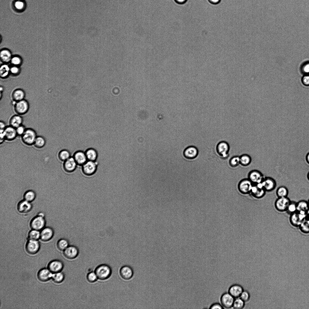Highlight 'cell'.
I'll list each match as a JSON object with an SVG mask.
<instances>
[{
  "instance_id": "cell-51",
  "label": "cell",
  "mask_w": 309,
  "mask_h": 309,
  "mask_svg": "<svg viewBox=\"0 0 309 309\" xmlns=\"http://www.w3.org/2000/svg\"><path fill=\"white\" fill-rule=\"evenodd\" d=\"M301 81L304 85L309 86V74L304 75L302 78Z\"/></svg>"
},
{
  "instance_id": "cell-38",
  "label": "cell",
  "mask_w": 309,
  "mask_h": 309,
  "mask_svg": "<svg viewBox=\"0 0 309 309\" xmlns=\"http://www.w3.org/2000/svg\"><path fill=\"white\" fill-rule=\"evenodd\" d=\"M240 163L244 166H247L251 162L252 158L251 156L249 154H243L240 157Z\"/></svg>"
},
{
  "instance_id": "cell-55",
  "label": "cell",
  "mask_w": 309,
  "mask_h": 309,
  "mask_svg": "<svg viewBox=\"0 0 309 309\" xmlns=\"http://www.w3.org/2000/svg\"><path fill=\"white\" fill-rule=\"evenodd\" d=\"M0 143L2 144L5 139V136L3 132H0Z\"/></svg>"
},
{
  "instance_id": "cell-43",
  "label": "cell",
  "mask_w": 309,
  "mask_h": 309,
  "mask_svg": "<svg viewBox=\"0 0 309 309\" xmlns=\"http://www.w3.org/2000/svg\"><path fill=\"white\" fill-rule=\"evenodd\" d=\"M297 211V203L291 201L286 212L290 215Z\"/></svg>"
},
{
  "instance_id": "cell-26",
  "label": "cell",
  "mask_w": 309,
  "mask_h": 309,
  "mask_svg": "<svg viewBox=\"0 0 309 309\" xmlns=\"http://www.w3.org/2000/svg\"><path fill=\"white\" fill-rule=\"evenodd\" d=\"M88 161H96L98 157L97 151L94 148H90L85 151Z\"/></svg>"
},
{
  "instance_id": "cell-52",
  "label": "cell",
  "mask_w": 309,
  "mask_h": 309,
  "mask_svg": "<svg viewBox=\"0 0 309 309\" xmlns=\"http://www.w3.org/2000/svg\"><path fill=\"white\" fill-rule=\"evenodd\" d=\"M223 308V307L221 305L217 303L212 304L210 307L211 309H221Z\"/></svg>"
},
{
  "instance_id": "cell-6",
  "label": "cell",
  "mask_w": 309,
  "mask_h": 309,
  "mask_svg": "<svg viewBox=\"0 0 309 309\" xmlns=\"http://www.w3.org/2000/svg\"><path fill=\"white\" fill-rule=\"evenodd\" d=\"M29 107V102L25 99L16 102L14 105L15 111L17 114L21 115L27 113Z\"/></svg>"
},
{
  "instance_id": "cell-24",
  "label": "cell",
  "mask_w": 309,
  "mask_h": 309,
  "mask_svg": "<svg viewBox=\"0 0 309 309\" xmlns=\"http://www.w3.org/2000/svg\"><path fill=\"white\" fill-rule=\"evenodd\" d=\"M266 192L263 188L259 187L256 184H253L250 193L254 197L260 199L264 196Z\"/></svg>"
},
{
  "instance_id": "cell-59",
  "label": "cell",
  "mask_w": 309,
  "mask_h": 309,
  "mask_svg": "<svg viewBox=\"0 0 309 309\" xmlns=\"http://www.w3.org/2000/svg\"><path fill=\"white\" fill-rule=\"evenodd\" d=\"M307 218L309 219V210H308L307 213Z\"/></svg>"
},
{
  "instance_id": "cell-31",
  "label": "cell",
  "mask_w": 309,
  "mask_h": 309,
  "mask_svg": "<svg viewBox=\"0 0 309 309\" xmlns=\"http://www.w3.org/2000/svg\"><path fill=\"white\" fill-rule=\"evenodd\" d=\"M309 210V205L307 201L302 200L297 203V211L307 213Z\"/></svg>"
},
{
  "instance_id": "cell-42",
  "label": "cell",
  "mask_w": 309,
  "mask_h": 309,
  "mask_svg": "<svg viewBox=\"0 0 309 309\" xmlns=\"http://www.w3.org/2000/svg\"><path fill=\"white\" fill-rule=\"evenodd\" d=\"M244 305V302L238 297L234 299L232 307L236 309H241L243 308Z\"/></svg>"
},
{
  "instance_id": "cell-39",
  "label": "cell",
  "mask_w": 309,
  "mask_h": 309,
  "mask_svg": "<svg viewBox=\"0 0 309 309\" xmlns=\"http://www.w3.org/2000/svg\"><path fill=\"white\" fill-rule=\"evenodd\" d=\"M28 239L37 240L40 238V231L31 229L28 234Z\"/></svg>"
},
{
  "instance_id": "cell-14",
  "label": "cell",
  "mask_w": 309,
  "mask_h": 309,
  "mask_svg": "<svg viewBox=\"0 0 309 309\" xmlns=\"http://www.w3.org/2000/svg\"><path fill=\"white\" fill-rule=\"evenodd\" d=\"M261 183L266 191H272L275 189L276 186V181L274 179L270 177L264 178Z\"/></svg>"
},
{
  "instance_id": "cell-8",
  "label": "cell",
  "mask_w": 309,
  "mask_h": 309,
  "mask_svg": "<svg viewBox=\"0 0 309 309\" xmlns=\"http://www.w3.org/2000/svg\"><path fill=\"white\" fill-rule=\"evenodd\" d=\"M253 184L248 178L244 179L240 182L237 186L238 188L241 193L247 194L251 193Z\"/></svg>"
},
{
  "instance_id": "cell-22",
  "label": "cell",
  "mask_w": 309,
  "mask_h": 309,
  "mask_svg": "<svg viewBox=\"0 0 309 309\" xmlns=\"http://www.w3.org/2000/svg\"><path fill=\"white\" fill-rule=\"evenodd\" d=\"M119 273L120 276L123 279L129 280L132 277L133 271L131 267L126 265L123 266L120 268Z\"/></svg>"
},
{
  "instance_id": "cell-34",
  "label": "cell",
  "mask_w": 309,
  "mask_h": 309,
  "mask_svg": "<svg viewBox=\"0 0 309 309\" xmlns=\"http://www.w3.org/2000/svg\"><path fill=\"white\" fill-rule=\"evenodd\" d=\"M65 275L64 273L61 271L53 273L52 278L55 283H61L63 281Z\"/></svg>"
},
{
  "instance_id": "cell-21",
  "label": "cell",
  "mask_w": 309,
  "mask_h": 309,
  "mask_svg": "<svg viewBox=\"0 0 309 309\" xmlns=\"http://www.w3.org/2000/svg\"><path fill=\"white\" fill-rule=\"evenodd\" d=\"M217 149L218 153L223 158H226L228 156L229 146L227 142L223 141L219 142L217 145Z\"/></svg>"
},
{
  "instance_id": "cell-5",
  "label": "cell",
  "mask_w": 309,
  "mask_h": 309,
  "mask_svg": "<svg viewBox=\"0 0 309 309\" xmlns=\"http://www.w3.org/2000/svg\"><path fill=\"white\" fill-rule=\"evenodd\" d=\"M307 213L298 212L290 215V221L291 224L296 227H299L303 221L306 218Z\"/></svg>"
},
{
  "instance_id": "cell-40",
  "label": "cell",
  "mask_w": 309,
  "mask_h": 309,
  "mask_svg": "<svg viewBox=\"0 0 309 309\" xmlns=\"http://www.w3.org/2000/svg\"><path fill=\"white\" fill-rule=\"evenodd\" d=\"M276 194L278 197H287L288 190L285 187L283 186H281L277 189Z\"/></svg>"
},
{
  "instance_id": "cell-28",
  "label": "cell",
  "mask_w": 309,
  "mask_h": 309,
  "mask_svg": "<svg viewBox=\"0 0 309 309\" xmlns=\"http://www.w3.org/2000/svg\"><path fill=\"white\" fill-rule=\"evenodd\" d=\"M25 96V93L24 91L21 88L15 89L13 92L12 94L13 100L16 102L24 99Z\"/></svg>"
},
{
  "instance_id": "cell-49",
  "label": "cell",
  "mask_w": 309,
  "mask_h": 309,
  "mask_svg": "<svg viewBox=\"0 0 309 309\" xmlns=\"http://www.w3.org/2000/svg\"><path fill=\"white\" fill-rule=\"evenodd\" d=\"M26 128L22 124L16 128L18 135L21 136L25 132Z\"/></svg>"
},
{
  "instance_id": "cell-17",
  "label": "cell",
  "mask_w": 309,
  "mask_h": 309,
  "mask_svg": "<svg viewBox=\"0 0 309 309\" xmlns=\"http://www.w3.org/2000/svg\"><path fill=\"white\" fill-rule=\"evenodd\" d=\"M72 157L78 166H82L88 161L85 151L82 150L75 151Z\"/></svg>"
},
{
  "instance_id": "cell-60",
  "label": "cell",
  "mask_w": 309,
  "mask_h": 309,
  "mask_svg": "<svg viewBox=\"0 0 309 309\" xmlns=\"http://www.w3.org/2000/svg\"><path fill=\"white\" fill-rule=\"evenodd\" d=\"M307 178L308 180H309V172L308 173L307 175Z\"/></svg>"
},
{
  "instance_id": "cell-19",
  "label": "cell",
  "mask_w": 309,
  "mask_h": 309,
  "mask_svg": "<svg viewBox=\"0 0 309 309\" xmlns=\"http://www.w3.org/2000/svg\"><path fill=\"white\" fill-rule=\"evenodd\" d=\"M53 273L48 268H43L38 272L37 276L38 279L42 282H46L52 278Z\"/></svg>"
},
{
  "instance_id": "cell-61",
  "label": "cell",
  "mask_w": 309,
  "mask_h": 309,
  "mask_svg": "<svg viewBox=\"0 0 309 309\" xmlns=\"http://www.w3.org/2000/svg\"><path fill=\"white\" fill-rule=\"evenodd\" d=\"M307 202H308L309 205V199L308 200V201Z\"/></svg>"
},
{
  "instance_id": "cell-44",
  "label": "cell",
  "mask_w": 309,
  "mask_h": 309,
  "mask_svg": "<svg viewBox=\"0 0 309 309\" xmlns=\"http://www.w3.org/2000/svg\"><path fill=\"white\" fill-rule=\"evenodd\" d=\"M21 58L18 56H12L10 62L12 65L20 66L22 63Z\"/></svg>"
},
{
  "instance_id": "cell-58",
  "label": "cell",
  "mask_w": 309,
  "mask_h": 309,
  "mask_svg": "<svg viewBox=\"0 0 309 309\" xmlns=\"http://www.w3.org/2000/svg\"><path fill=\"white\" fill-rule=\"evenodd\" d=\"M4 87L2 86H0V92L2 93V92L4 91Z\"/></svg>"
},
{
  "instance_id": "cell-11",
  "label": "cell",
  "mask_w": 309,
  "mask_h": 309,
  "mask_svg": "<svg viewBox=\"0 0 309 309\" xmlns=\"http://www.w3.org/2000/svg\"><path fill=\"white\" fill-rule=\"evenodd\" d=\"M233 297L229 293L224 294L221 297V302L223 307L226 308H230L233 307L234 300Z\"/></svg>"
},
{
  "instance_id": "cell-9",
  "label": "cell",
  "mask_w": 309,
  "mask_h": 309,
  "mask_svg": "<svg viewBox=\"0 0 309 309\" xmlns=\"http://www.w3.org/2000/svg\"><path fill=\"white\" fill-rule=\"evenodd\" d=\"M40 247V243L38 240L31 239H28L25 246L26 251L31 254H34L37 253Z\"/></svg>"
},
{
  "instance_id": "cell-36",
  "label": "cell",
  "mask_w": 309,
  "mask_h": 309,
  "mask_svg": "<svg viewBox=\"0 0 309 309\" xmlns=\"http://www.w3.org/2000/svg\"><path fill=\"white\" fill-rule=\"evenodd\" d=\"M36 197V193L32 190L26 191L24 195V199L31 202L35 199Z\"/></svg>"
},
{
  "instance_id": "cell-37",
  "label": "cell",
  "mask_w": 309,
  "mask_h": 309,
  "mask_svg": "<svg viewBox=\"0 0 309 309\" xmlns=\"http://www.w3.org/2000/svg\"><path fill=\"white\" fill-rule=\"evenodd\" d=\"M58 158L59 160L64 162L70 157L71 153L70 151L67 149H63L59 151L58 154Z\"/></svg>"
},
{
  "instance_id": "cell-57",
  "label": "cell",
  "mask_w": 309,
  "mask_h": 309,
  "mask_svg": "<svg viewBox=\"0 0 309 309\" xmlns=\"http://www.w3.org/2000/svg\"><path fill=\"white\" fill-rule=\"evenodd\" d=\"M306 159L307 163L309 164V152H308L306 155Z\"/></svg>"
},
{
  "instance_id": "cell-54",
  "label": "cell",
  "mask_w": 309,
  "mask_h": 309,
  "mask_svg": "<svg viewBox=\"0 0 309 309\" xmlns=\"http://www.w3.org/2000/svg\"><path fill=\"white\" fill-rule=\"evenodd\" d=\"M177 4L179 5H183L185 4L187 0H173Z\"/></svg>"
},
{
  "instance_id": "cell-45",
  "label": "cell",
  "mask_w": 309,
  "mask_h": 309,
  "mask_svg": "<svg viewBox=\"0 0 309 309\" xmlns=\"http://www.w3.org/2000/svg\"><path fill=\"white\" fill-rule=\"evenodd\" d=\"M87 279L89 282L92 283L96 282L98 279L95 272H89L87 276Z\"/></svg>"
},
{
  "instance_id": "cell-48",
  "label": "cell",
  "mask_w": 309,
  "mask_h": 309,
  "mask_svg": "<svg viewBox=\"0 0 309 309\" xmlns=\"http://www.w3.org/2000/svg\"><path fill=\"white\" fill-rule=\"evenodd\" d=\"M240 157L239 156H234L232 158L230 161V165L233 167L238 165L240 163Z\"/></svg>"
},
{
  "instance_id": "cell-29",
  "label": "cell",
  "mask_w": 309,
  "mask_h": 309,
  "mask_svg": "<svg viewBox=\"0 0 309 309\" xmlns=\"http://www.w3.org/2000/svg\"><path fill=\"white\" fill-rule=\"evenodd\" d=\"M23 119L21 115L17 114L12 116L9 120L10 125L17 128L22 124Z\"/></svg>"
},
{
  "instance_id": "cell-3",
  "label": "cell",
  "mask_w": 309,
  "mask_h": 309,
  "mask_svg": "<svg viewBox=\"0 0 309 309\" xmlns=\"http://www.w3.org/2000/svg\"><path fill=\"white\" fill-rule=\"evenodd\" d=\"M45 224L44 215L40 213L31 219L30 225L31 229L40 231L45 227Z\"/></svg>"
},
{
  "instance_id": "cell-20",
  "label": "cell",
  "mask_w": 309,
  "mask_h": 309,
  "mask_svg": "<svg viewBox=\"0 0 309 309\" xmlns=\"http://www.w3.org/2000/svg\"><path fill=\"white\" fill-rule=\"evenodd\" d=\"M3 132L5 140L8 141L14 139L18 135L16 128L10 125L6 126Z\"/></svg>"
},
{
  "instance_id": "cell-15",
  "label": "cell",
  "mask_w": 309,
  "mask_h": 309,
  "mask_svg": "<svg viewBox=\"0 0 309 309\" xmlns=\"http://www.w3.org/2000/svg\"><path fill=\"white\" fill-rule=\"evenodd\" d=\"M78 165L72 157H71L64 162L63 168L65 171L68 173L74 171Z\"/></svg>"
},
{
  "instance_id": "cell-56",
  "label": "cell",
  "mask_w": 309,
  "mask_h": 309,
  "mask_svg": "<svg viewBox=\"0 0 309 309\" xmlns=\"http://www.w3.org/2000/svg\"><path fill=\"white\" fill-rule=\"evenodd\" d=\"M208 1L211 4L216 5L220 3L221 0H208Z\"/></svg>"
},
{
  "instance_id": "cell-53",
  "label": "cell",
  "mask_w": 309,
  "mask_h": 309,
  "mask_svg": "<svg viewBox=\"0 0 309 309\" xmlns=\"http://www.w3.org/2000/svg\"><path fill=\"white\" fill-rule=\"evenodd\" d=\"M7 126L4 122L1 121L0 122V132H3Z\"/></svg>"
},
{
  "instance_id": "cell-13",
  "label": "cell",
  "mask_w": 309,
  "mask_h": 309,
  "mask_svg": "<svg viewBox=\"0 0 309 309\" xmlns=\"http://www.w3.org/2000/svg\"><path fill=\"white\" fill-rule=\"evenodd\" d=\"M63 266V263L61 261L55 260L49 263L48 268L52 273H55L61 271Z\"/></svg>"
},
{
  "instance_id": "cell-25",
  "label": "cell",
  "mask_w": 309,
  "mask_h": 309,
  "mask_svg": "<svg viewBox=\"0 0 309 309\" xmlns=\"http://www.w3.org/2000/svg\"><path fill=\"white\" fill-rule=\"evenodd\" d=\"M243 291L242 287L239 285H234L230 288L228 293L235 298L239 297Z\"/></svg>"
},
{
  "instance_id": "cell-2",
  "label": "cell",
  "mask_w": 309,
  "mask_h": 309,
  "mask_svg": "<svg viewBox=\"0 0 309 309\" xmlns=\"http://www.w3.org/2000/svg\"><path fill=\"white\" fill-rule=\"evenodd\" d=\"M37 136V132L34 129L27 128L21 136V139L25 144L31 145H33Z\"/></svg>"
},
{
  "instance_id": "cell-7",
  "label": "cell",
  "mask_w": 309,
  "mask_h": 309,
  "mask_svg": "<svg viewBox=\"0 0 309 309\" xmlns=\"http://www.w3.org/2000/svg\"><path fill=\"white\" fill-rule=\"evenodd\" d=\"M291 201L288 197H278L275 202V207L279 212L286 211Z\"/></svg>"
},
{
  "instance_id": "cell-47",
  "label": "cell",
  "mask_w": 309,
  "mask_h": 309,
  "mask_svg": "<svg viewBox=\"0 0 309 309\" xmlns=\"http://www.w3.org/2000/svg\"><path fill=\"white\" fill-rule=\"evenodd\" d=\"M301 69L304 75L309 74V61L304 62L301 65Z\"/></svg>"
},
{
  "instance_id": "cell-30",
  "label": "cell",
  "mask_w": 309,
  "mask_h": 309,
  "mask_svg": "<svg viewBox=\"0 0 309 309\" xmlns=\"http://www.w3.org/2000/svg\"><path fill=\"white\" fill-rule=\"evenodd\" d=\"M10 67L7 63H3L1 65L0 76L1 78L4 79L8 77L10 74Z\"/></svg>"
},
{
  "instance_id": "cell-4",
  "label": "cell",
  "mask_w": 309,
  "mask_h": 309,
  "mask_svg": "<svg viewBox=\"0 0 309 309\" xmlns=\"http://www.w3.org/2000/svg\"><path fill=\"white\" fill-rule=\"evenodd\" d=\"M98 166L97 161H88L82 166V171L85 176H90L93 175L96 172Z\"/></svg>"
},
{
  "instance_id": "cell-41",
  "label": "cell",
  "mask_w": 309,
  "mask_h": 309,
  "mask_svg": "<svg viewBox=\"0 0 309 309\" xmlns=\"http://www.w3.org/2000/svg\"><path fill=\"white\" fill-rule=\"evenodd\" d=\"M14 8L17 11H23L25 8V3L23 0H16L14 3Z\"/></svg>"
},
{
  "instance_id": "cell-16",
  "label": "cell",
  "mask_w": 309,
  "mask_h": 309,
  "mask_svg": "<svg viewBox=\"0 0 309 309\" xmlns=\"http://www.w3.org/2000/svg\"><path fill=\"white\" fill-rule=\"evenodd\" d=\"M79 253L78 248L74 245L69 246L63 251V254L67 258L74 259L76 257Z\"/></svg>"
},
{
  "instance_id": "cell-23",
  "label": "cell",
  "mask_w": 309,
  "mask_h": 309,
  "mask_svg": "<svg viewBox=\"0 0 309 309\" xmlns=\"http://www.w3.org/2000/svg\"><path fill=\"white\" fill-rule=\"evenodd\" d=\"M198 154L197 148L193 146H190L185 148L183 151L184 156L187 159H193L195 158Z\"/></svg>"
},
{
  "instance_id": "cell-27",
  "label": "cell",
  "mask_w": 309,
  "mask_h": 309,
  "mask_svg": "<svg viewBox=\"0 0 309 309\" xmlns=\"http://www.w3.org/2000/svg\"><path fill=\"white\" fill-rule=\"evenodd\" d=\"M12 56L11 53L9 49H4L1 50L0 59L3 63H7L10 62Z\"/></svg>"
},
{
  "instance_id": "cell-12",
  "label": "cell",
  "mask_w": 309,
  "mask_h": 309,
  "mask_svg": "<svg viewBox=\"0 0 309 309\" xmlns=\"http://www.w3.org/2000/svg\"><path fill=\"white\" fill-rule=\"evenodd\" d=\"M54 231L53 229L49 227H45L40 231V238L43 241H47L53 237Z\"/></svg>"
},
{
  "instance_id": "cell-50",
  "label": "cell",
  "mask_w": 309,
  "mask_h": 309,
  "mask_svg": "<svg viewBox=\"0 0 309 309\" xmlns=\"http://www.w3.org/2000/svg\"><path fill=\"white\" fill-rule=\"evenodd\" d=\"M239 297L245 302L249 300L250 295L247 291H243Z\"/></svg>"
},
{
  "instance_id": "cell-46",
  "label": "cell",
  "mask_w": 309,
  "mask_h": 309,
  "mask_svg": "<svg viewBox=\"0 0 309 309\" xmlns=\"http://www.w3.org/2000/svg\"><path fill=\"white\" fill-rule=\"evenodd\" d=\"M21 72V69L20 66L12 65L10 67V74L14 76L20 74Z\"/></svg>"
},
{
  "instance_id": "cell-10",
  "label": "cell",
  "mask_w": 309,
  "mask_h": 309,
  "mask_svg": "<svg viewBox=\"0 0 309 309\" xmlns=\"http://www.w3.org/2000/svg\"><path fill=\"white\" fill-rule=\"evenodd\" d=\"M264 178L262 174L255 169L251 170L249 173L248 179L254 184L260 183Z\"/></svg>"
},
{
  "instance_id": "cell-1",
  "label": "cell",
  "mask_w": 309,
  "mask_h": 309,
  "mask_svg": "<svg viewBox=\"0 0 309 309\" xmlns=\"http://www.w3.org/2000/svg\"><path fill=\"white\" fill-rule=\"evenodd\" d=\"M94 272L98 279L101 280H105L110 276L112 270L110 267L106 264H102L98 266Z\"/></svg>"
},
{
  "instance_id": "cell-35",
  "label": "cell",
  "mask_w": 309,
  "mask_h": 309,
  "mask_svg": "<svg viewBox=\"0 0 309 309\" xmlns=\"http://www.w3.org/2000/svg\"><path fill=\"white\" fill-rule=\"evenodd\" d=\"M69 246V241L65 238L60 239L57 243V246L58 249L64 251Z\"/></svg>"
},
{
  "instance_id": "cell-18",
  "label": "cell",
  "mask_w": 309,
  "mask_h": 309,
  "mask_svg": "<svg viewBox=\"0 0 309 309\" xmlns=\"http://www.w3.org/2000/svg\"><path fill=\"white\" fill-rule=\"evenodd\" d=\"M32 205L31 202L24 199L21 200L18 203L17 209L18 211L22 213H27L32 209Z\"/></svg>"
},
{
  "instance_id": "cell-32",
  "label": "cell",
  "mask_w": 309,
  "mask_h": 309,
  "mask_svg": "<svg viewBox=\"0 0 309 309\" xmlns=\"http://www.w3.org/2000/svg\"><path fill=\"white\" fill-rule=\"evenodd\" d=\"M299 227L301 231L305 234L309 233V219L306 218L301 222Z\"/></svg>"
},
{
  "instance_id": "cell-33",
  "label": "cell",
  "mask_w": 309,
  "mask_h": 309,
  "mask_svg": "<svg viewBox=\"0 0 309 309\" xmlns=\"http://www.w3.org/2000/svg\"><path fill=\"white\" fill-rule=\"evenodd\" d=\"M46 141L44 138L41 136H37L34 143L33 145L37 148H41L45 145Z\"/></svg>"
}]
</instances>
